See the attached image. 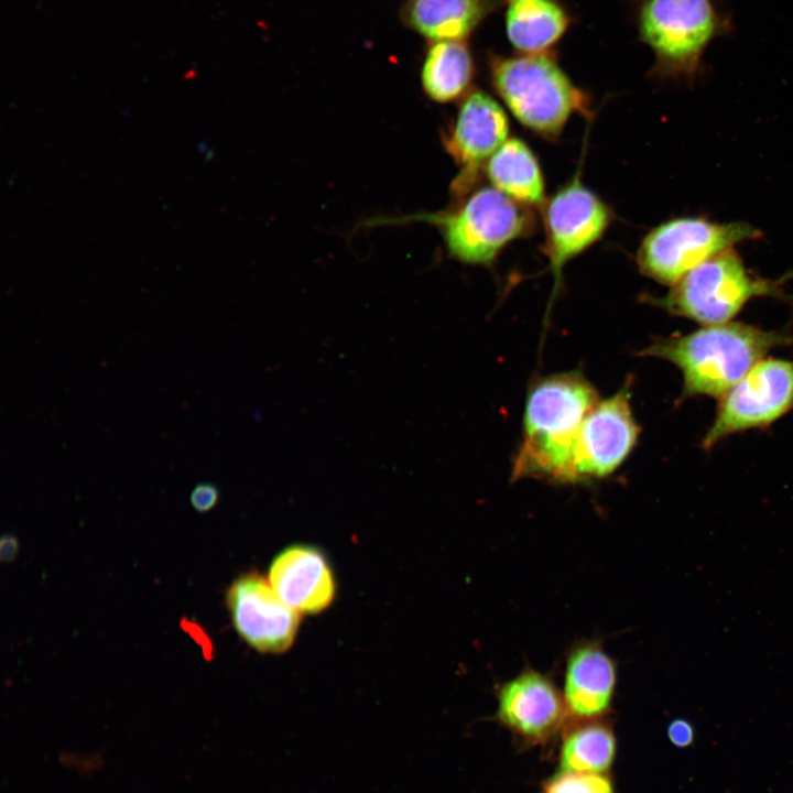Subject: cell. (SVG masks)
Segmentation results:
<instances>
[{"label": "cell", "instance_id": "1", "mask_svg": "<svg viewBox=\"0 0 793 793\" xmlns=\"http://www.w3.org/2000/svg\"><path fill=\"white\" fill-rule=\"evenodd\" d=\"M579 371L553 373L529 388L511 478L573 484L572 455L579 428L599 401Z\"/></svg>", "mask_w": 793, "mask_h": 793}, {"label": "cell", "instance_id": "3", "mask_svg": "<svg viewBox=\"0 0 793 793\" xmlns=\"http://www.w3.org/2000/svg\"><path fill=\"white\" fill-rule=\"evenodd\" d=\"M452 199L447 209L413 219L436 226L448 254L461 263L491 265L509 243L535 229L534 208L490 184L480 182Z\"/></svg>", "mask_w": 793, "mask_h": 793}, {"label": "cell", "instance_id": "10", "mask_svg": "<svg viewBox=\"0 0 793 793\" xmlns=\"http://www.w3.org/2000/svg\"><path fill=\"white\" fill-rule=\"evenodd\" d=\"M639 433L628 387L599 400L586 415L574 444L573 484L613 474L634 448Z\"/></svg>", "mask_w": 793, "mask_h": 793}, {"label": "cell", "instance_id": "9", "mask_svg": "<svg viewBox=\"0 0 793 793\" xmlns=\"http://www.w3.org/2000/svg\"><path fill=\"white\" fill-rule=\"evenodd\" d=\"M793 409V360L763 358L719 399L703 438L710 449L724 438L768 427Z\"/></svg>", "mask_w": 793, "mask_h": 793}, {"label": "cell", "instance_id": "17", "mask_svg": "<svg viewBox=\"0 0 793 793\" xmlns=\"http://www.w3.org/2000/svg\"><path fill=\"white\" fill-rule=\"evenodd\" d=\"M491 9L490 0H411L406 18L425 37L460 41L480 23Z\"/></svg>", "mask_w": 793, "mask_h": 793}, {"label": "cell", "instance_id": "16", "mask_svg": "<svg viewBox=\"0 0 793 793\" xmlns=\"http://www.w3.org/2000/svg\"><path fill=\"white\" fill-rule=\"evenodd\" d=\"M482 175L490 185L531 208H541L546 200L541 165L522 139L509 138L487 161Z\"/></svg>", "mask_w": 793, "mask_h": 793}, {"label": "cell", "instance_id": "15", "mask_svg": "<svg viewBox=\"0 0 793 793\" xmlns=\"http://www.w3.org/2000/svg\"><path fill=\"white\" fill-rule=\"evenodd\" d=\"M269 582L296 611L316 613L334 599L335 580L325 555L314 546L293 545L272 562Z\"/></svg>", "mask_w": 793, "mask_h": 793}, {"label": "cell", "instance_id": "19", "mask_svg": "<svg viewBox=\"0 0 793 793\" xmlns=\"http://www.w3.org/2000/svg\"><path fill=\"white\" fill-rule=\"evenodd\" d=\"M565 727L560 750V770L606 773L617 752L612 728L602 720H574Z\"/></svg>", "mask_w": 793, "mask_h": 793}, {"label": "cell", "instance_id": "12", "mask_svg": "<svg viewBox=\"0 0 793 793\" xmlns=\"http://www.w3.org/2000/svg\"><path fill=\"white\" fill-rule=\"evenodd\" d=\"M497 720L522 741H548L571 720L562 692L553 680L525 667L497 689Z\"/></svg>", "mask_w": 793, "mask_h": 793}, {"label": "cell", "instance_id": "8", "mask_svg": "<svg viewBox=\"0 0 793 793\" xmlns=\"http://www.w3.org/2000/svg\"><path fill=\"white\" fill-rule=\"evenodd\" d=\"M541 209L544 242L541 247L554 276L553 296L564 267L598 242L613 220V211L576 172L546 198Z\"/></svg>", "mask_w": 793, "mask_h": 793}, {"label": "cell", "instance_id": "5", "mask_svg": "<svg viewBox=\"0 0 793 793\" xmlns=\"http://www.w3.org/2000/svg\"><path fill=\"white\" fill-rule=\"evenodd\" d=\"M793 274L772 280L750 273L732 248L694 268L661 296L644 302L703 326L730 322L745 305L761 296L793 302L784 284Z\"/></svg>", "mask_w": 793, "mask_h": 793}, {"label": "cell", "instance_id": "20", "mask_svg": "<svg viewBox=\"0 0 793 793\" xmlns=\"http://www.w3.org/2000/svg\"><path fill=\"white\" fill-rule=\"evenodd\" d=\"M474 75L472 58L460 41H441L432 45L422 68L425 94L436 102H450L464 96Z\"/></svg>", "mask_w": 793, "mask_h": 793}, {"label": "cell", "instance_id": "14", "mask_svg": "<svg viewBox=\"0 0 793 793\" xmlns=\"http://www.w3.org/2000/svg\"><path fill=\"white\" fill-rule=\"evenodd\" d=\"M617 681L616 661L599 641L575 643L565 658L562 691L571 720L599 719L607 715Z\"/></svg>", "mask_w": 793, "mask_h": 793}, {"label": "cell", "instance_id": "22", "mask_svg": "<svg viewBox=\"0 0 793 793\" xmlns=\"http://www.w3.org/2000/svg\"><path fill=\"white\" fill-rule=\"evenodd\" d=\"M191 503L198 512L211 510L218 502L219 491L209 482L198 484L191 493Z\"/></svg>", "mask_w": 793, "mask_h": 793}, {"label": "cell", "instance_id": "4", "mask_svg": "<svg viewBox=\"0 0 793 793\" xmlns=\"http://www.w3.org/2000/svg\"><path fill=\"white\" fill-rule=\"evenodd\" d=\"M490 72L512 116L536 135L555 140L574 115L591 116L588 96L544 54L495 58Z\"/></svg>", "mask_w": 793, "mask_h": 793}, {"label": "cell", "instance_id": "18", "mask_svg": "<svg viewBox=\"0 0 793 793\" xmlns=\"http://www.w3.org/2000/svg\"><path fill=\"white\" fill-rule=\"evenodd\" d=\"M568 19L552 0H510L507 34L511 44L526 54H542L565 32Z\"/></svg>", "mask_w": 793, "mask_h": 793}, {"label": "cell", "instance_id": "24", "mask_svg": "<svg viewBox=\"0 0 793 793\" xmlns=\"http://www.w3.org/2000/svg\"><path fill=\"white\" fill-rule=\"evenodd\" d=\"M19 551V542L14 535L6 534L0 540V558L3 562H11Z\"/></svg>", "mask_w": 793, "mask_h": 793}, {"label": "cell", "instance_id": "23", "mask_svg": "<svg viewBox=\"0 0 793 793\" xmlns=\"http://www.w3.org/2000/svg\"><path fill=\"white\" fill-rule=\"evenodd\" d=\"M667 738L677 748L689 747L695 739L693 725L682 718L672 720L666 729Z\"/></svg>", "mask_w": 793, "mask_h": 793}, {"label": "cell", "instance_id": "11", "mask_svg": "<svg viewBox=\"0 0 793 793\" xmlns=\"http://www.w3.org/2000/svg\"><path fill=\"white\" fill-rule=\"evenodd\" d=\"M510 123L501 105L487 93H469L459 105L443 144L460 169L450 186L458 197L482 181L487 161L510 138Z\"/></svg>", "mask_w": 793, "mask_h": 793}, {"label": "cell", "instance_id": "7", "mask_svg": "<svg viewBox=\"0 0 793 793\" xmlns=\"http://www.w3.org/2000/svg\"><path fill=\"white\" fill-rule=\"evenodd\" d=\"M760 237L761 230L746 221L718 222L699 216L675 217L644 235L636 262L643 275L672 286L710 258Z\"/></svg>", "mask_w": 793, "mask_h": 793}, {"label": "cell", "instance_id": "2", "mask_svg": "<svg viewBox=\"0 0 793 793\" xmlns=\"http://www.w3.org/2000/svg\"><path fill=\"white\" fill-rule=\"evenodd\" d=\"M792 345L791 334L727 322L659 339L639 355L666 360L681 370V399H720L770 350Z\"/></svg>", "mask_w": 793, "mask_h": 793}, {"label": "cell", "instance_id": "21", "mask_svg": "<svg viewBox=\"0 0 793 793\" xmlns=\"http://www.w3.org/2000/svg\"><path fill=\"white\" fill-rule=\"evenodd\" d=\"M541 793H615V787L606 773L560 770L542 784Z\"/></svg>", "mask_w": 793, "mask_h": 793}, {"label": "cell", "instance_id": "13", "mask_svg": "<svg viewBox=\"0 0 793 793\" xmlns=\"http://www.w3.org/2000/svg\"><path fill=\"white\" fill-rule=\"evenodd\" d=\"M226 600L238 634L249 645L264 653H280L291 647L300 616L259 574L239 576L230 585Z\"/></svg>", "mask_w": 793, "mask_h": 793}, {"label": "cell", "instance_id": "6", "mask_svg": "<svg viewBox=\"0 0 793 793\" xmlns=\"http://www.w3.org/2000/svg\"><path fill=\"white\" fill-rule=\"evenodd\" d=\"M639 25L655 55L654 73L693 82L707 47L729 30L730 22L714 0H645Z\"/></svg>", "mask_w": 793, "mask_h": 793}]
</instances>
